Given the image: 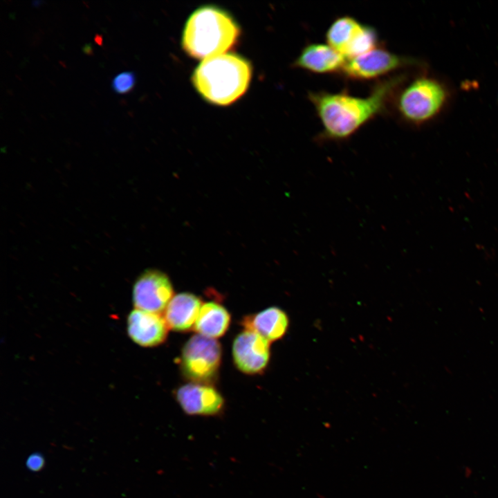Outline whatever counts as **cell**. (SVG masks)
Segmentation results:
<instances>
[{"label":"cell","mask_w":498,"mask_h":498,"mask_svg":"<svg viewBox=\"0 0 498 498\" xmlns=\"http://www.w3.org/2000/svg\"><path fill=\"white\" fill-rule=\"evenodd\" d=\"M410 74L399 73L379 80L366 97L348 93L310 91L308 98L322 125L320 142L343 141L362 127L387 111L398 87Z\"/></svg>","instance_id":"1"},{"label":"cell","mask_w":498,"mask_h":498,"mask_svg":"<svg viewBox=\"0 0 498 498\" xmlns=\"http://www.w3.org/2000/svg\"><path fill=\"white\" fill-rule=\"evenodd\" d=\"M454 97L452 84L446 78L430 71L426 66L409 75L397 89L391 104L402 122L419 129L445 116Z\"/></svg>","instance_id":"2"},{"label":"cell","mask_w":498,"mask_h":498,"mask_svg":"<svg viewBox=\"0 0 498 498\" xmlns=\"http://www.w3.org/2000/svg\"><path fill=\"white\" fill-rule=\"evenodd\" d=\"M240 36L241 29L228 12L206 5L189 17L183 32L182 46L188 55L205 59L232 49Z\"/></svg>","instance_id":"3"},{"label":"cell","mask_w":498,"mask_h":498,"mask_svg":"<svg viewBox=\"0 0 498 498\" xmlns=\"http://www.w3.org/2000/svg\"><path fill=\"white\" fill-rule=\"evenodd\" d=\"M252 73L248 60L237 54L228 53L204 59L195 68L192 81L206 101L226 106L246 93Z\"/></svg>","instance_id":"4"},{"label":"cell","mask_w":498,"mask_h":498,"mask_svg":"<svg viewBox=\"0 0 498 498\" xmlns=\"http://www.w3.org/2000/svg\"><path fill=\"white\" fill-rule=\"evenodd\" d=\"M424 66L426 64L423 61L394 53L379 46L366 54L347 59L340 74L349 80L367 81L389 75L403 69Z\"/></svg>","instance_id":"5"},{"label":"cell","mask_w":498,"mask_h":498,"mask_svg":"<svg viewBox=\"0 0 498 498\" xmlns=\"http://www.w3.org/2000/svg\"><path fill=\"white\" fill-rule=\"evenodd\" d=\"M221 360V347L219 342L196 334L183 346L181 369L191 382L210 385L217 375Z\"/></svg>","instance_id":"6"},{"label":"cell","mask_w":498,"mask_h":498,"mask_svg":"<svg viewBox=\"0 0 498 498\" xmlns=\"http://www.w3.org/2000/svg\"><path fill=\"white\" fill-rule=\"evenodd\" d=\"M132 295L136 308L160 313L165 311L174 297V290L165 273L155 269H148L135 281Z\"/></svg>","instance_id":"7"},{"label":"cell","mask_w":498,"mask_h":498,"mask_svg":"<svg viewBox=\"0 0 498 498\" xmlns=\"http://www.w3.org/2000/svg\"><path fill=\"white\" fill-rule=\"evenodd\" d=\"M232 356L239 371L248 374H259L266 369L270 359V342L259 333L245 329L234 340Z\"/></svg>","instance_id":"8"},{"label":"cell","mask_w":498,"mask_h":498,"mask_svg":"<svg viewBox=\"0 0 498 498\" xmlns=\"http://www.w3.org/2000/svg\"><path fill=\"white\" fill-rule=\"evenodd\" d=\"M183 412L190 416H212L220 414L224 400L210 385L190 382L181 386L175 393Z\"/></svg>","instance_id":"9"},{"label":"cell","mask_w":498,"mask_h":498,"mask_svg":"<svg viewBox=\"0 0 498 498\" xmlns=\"http://www.w3.org/2000/svg\"><path fill=\"white\" fill-rule=\"evenodd\" d=\"M169 327L160 313L134 309L127 317V333L136 344L152 347L165 340Z\"/></svg>","instance_id":"10"},{"label":"cell","mask_w":498,"mask_h":498,"mask_svg":"<svg viewBox=\"0 0 498 498\" xmlns=\"http://www.w3.org/2000/svg\"><path fill=\"white\" fill-rule=\"evenodd\" d=\"M347 59L328 44L305 45L293 62V66L316 74L341 73Z\"/></svg>","instance_id":"11"},{"label":"cell","mask_w":498,"mask_h":498,"mask_svg":"<svg viewBox=\"0 0 498 498\" xmlns=\"http://www.w3.org/2000/svg\"><path fill=\"white\" fill-rule=\"evenodd\" d=\"M201 299L194 294L181 293L174 295L164 311L169 327L175 331L185 332L194 327L202 306Z\"/></svg>","instance_id":"12"},{"label":"cell","mask_w":498,"mask_h":498,"mask_svg":"<svg viewBox=\"0 0 498 498\" xmlns=\"http://www.w3.org/2000/svg\"><path fill=\"white\" fill-rule=\"evenodd\" d=\"M246 329L253 331L269 342L275 341L286 333L288 319L284 311L270 307L255 315L246 316L242 321Z\"/></svg>","instance_id":"13"},{"label":"cell","mask_w":498,"mask_h":498,"mask_svg":"<svg viewBox=\"0 0 498 498\" xmlns=\"http://www.w3.org/2000/svg\"><path fill=\"white\" fill-rule=\"evenodd\" d=\"M363 26L364 24L351 16L338 17L326 32V42L346 58L349 49L360 35Z\"/></svg>","instance_id":"14"},{"label":"cell","mask_w":498,"mask_h":498,"mask_svg":"<svg viewBox=\"0 0 498 498\" xmlns=\"http://www.w3.org/2000/svg\"><path fill=\"white\" fill-rule=\"evenodd\" d=\"M230 315L222 305L214 302L203 304L196 320L194 330L210 338L222 336L228 330Z\"/></svg>","instance_id":"15"},{"label":"cell","mask_w":498,"mask_h":498,"mask_svg":"<svg viewBox=\"0 0 498 498\" xmlns=\"http://www.w3.org/2000/svg\"><path fill=\"white\" fill-rule=\"evenodd\" d=\"M135 83V73L133 71H124L113 77L111 87L116 93L124 94L133 89Z\"/></svg>","instance_id":"16"},{"label":"cell","mask_w":498,"mask_h":498,"mask_svg":"<svg viewBox=\"0 0 498 498\" xmlns=\"http://www.w3.org/2000/svg\"><path fill=\"white\" fill-rule=\"evenodd\" d=\"M44 463V458L39 453L31 454L26 462L27 468L33 472L39 471L43 468Z\"/></svg>","instance_id":"17"}]
</instances>
